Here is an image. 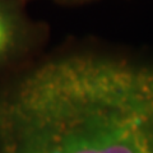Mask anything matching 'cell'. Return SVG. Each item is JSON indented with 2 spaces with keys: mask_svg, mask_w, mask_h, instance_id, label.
I'll return each mask as SVG.
<instances>
[{
  "mask_svg": "<svg viewBox=\"0 0 153 153\" xmlns=\"http://www.w3.org/2000/svg\"><path fill=\"white\" fill-rule=\"evenodd\" d=\"M0 153H153V49L74 37L8 70Z\"/></svg>",
  "mask_w": 153,
  "mask_h": 153,
  "instance_id": "cell-1",
  "label": "cell"
},
{
  "mask_svg": "<svg viewBox=\"0 0 153 153\" xmlns=\"http://www.w3.org/2000/svg\"><path fill=\"white\" fill-rule=\"evenodd\" d=\"M49 28L23 10L18 0H0V70H10L45 50Z\"/></svg>",
  "mask_w": 153,
  "mask_h": 153,
  "instance_id": "cell-2",
  "label": "cell"
},
{
  "mask_svg": "<svg viewBox=\"0 0 153 153\" xmlns=\"http://www.w3.org/2000/svg\"><path fill=\"white\" fill-rule=\"evenodd\" d=\"M54 1L63 7H76V5H83V4L89 3L92 0H54Z\"/></svg>",
  "mask_w": 153,
  "mask_h": 153,
  "instance_id": "cell-3",
  "label": "cell"
},
{
  "mask_svg": "<svg viewBox=\"0 0 153 153\" xmlns=\"http://www.w3.org/2000/svg\"><path fill=\"white\" fill-rule=\"evenodd\" d=\"M18 1H21V3H23V1H25V0H18Z\"/></svg>",
  "mask_w": 153,
  "mask_h": 153,
  "instance_id": "cell-4",
  "label": "cell"
}]
</instances>
